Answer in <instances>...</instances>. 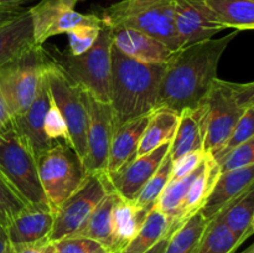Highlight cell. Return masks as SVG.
Masks as SVG:
<instances>
[{
    "instance_id": "6da1fadb",
    "label": "cell",
    "mask_w": 254,
    "mask_h": 253,
    "mask_svg": "<svg viewBox=\"0 0 254 253\" xmlns=\"http://www.w3.org/2000/svg\"><path fill=\"white\" fill-rule=\"evenodd\" d=\"M237 32L189 45L176 51L165 63L156 108H169L180 113L184 109L200 106L213 81L218 78L221 57Z\"/></svg>"
},
{
    "instance_id": "7a4b0ae2",
    "label": "cell",
    "mask_w": 254,
    "mask_h": 253,
    "mask_svg": "<svg viewBox=\"0 0 254 253\" xmlns=\"http://www.w3.org/2000/svg\"><path fill=\"white\" fill-rule=\"evenodd\" d=\"M111 96L113 130L130 119L151 113L156 108L165 64L136 61L111 49Z\"/></svg>"
},
{
    "instance_id": "3957f363",
    "label": "cell",
    "mask_w": 254,
    "mask_h": 253,
    "mask_svg": "<svg viewBox=\"0 0 254 253\" xmlns=\"http://www.w3.org/2000/svg\"><path fill=\"white\" fill-rule=\"evenodd\" d=\"M205 106L203 151L215 154L251 107H254V83H237L216 78L202 102Z\"/></svg>"
},
{
    "instance_id": "277c9868",
    "label": "cell",
    "mask_w": 254,
    "mask_h": 253,
    "mask_svg": "<svg viewBox=\"0 0 254 253\" xmlns=\"http://www.w3.org/2000/svg\"><path fill=\"white\" fill-rule=\"evenodd\" d=\"M174 4L175 0H121L99 17L111 29L135 30L179 51L183 46L175 29Z\"/></svg>"
},
{
    "instance_id": "5b68a950",
    "label": "cell",
    "mask_w": 254,
    "mask_h": 253,
    "mask_svg": "<svg viewBox=\"0 0 254 253\" xmlns=\"http://www.w3.org/2000/svg\"><path fill=\"white\" fill-rule=\"evenodd\" d=\"M0 171L29 205L51 208L40 183L36 156L14 123L0 133Z\"/></svg>"
},
{
    "instance_id": "8992f818",
    "label": "cell",
    "mask_w": 254,
    "mask_h": 253,
    "mask_svg": "<svg viewBox=\"0 0 254 253\" xmlns=\"http://www.w3.org/2000/svg\"><path fill=\"white\" fill-rule=\"evenodd\" d=\"M112 29L102 25L96 42L82 55L59 52L51 57L55 63L83 91L94 98L109 103L111 96Z\"/></svg>"
},
{
    "instance_id": "52a82bcc",
    "label": "cell",
    "mask_w": 254,
    "mask_h": 253,
    "mask_svg": "<svg viewBox=\"0 0 254 253\" xmlns=\"http://www.w3.org/2000/svg\"><path fill=\"white\" fill-rule=\"evenodd\" d=\"M49 60L44 47L35 45L0 68V94L12 118L32 103Z\"/></svg>"
},
{
    "instance_id": "ba28073f",
    "label": "cell",
    "mask_w": 254,
    "mask_h": 253,
    "mask_svg": "<svg viewBox=\"0 0 254 253\" xmlns=\"http://www.w3.org/2000/svg\"><path fill=\"white\" fill-rule=\"evenodd\" d=\"M42 190L52 211L68 198L86 180L81 160L72 146L55 143L37 158Z\"/></svg>"
},
{
    "instance_id": "9c48e42d",
    "label": "cell",
    "mask_w": 254,
    "mask_h": 253,
    "mask_svg": "<svg viewBox=\"0 0 254 253\" xmlns=\"http://www.w3.org/2000/svg\"><path fill=\"white\" fill-rule=\"evenodd\" d=\"M47 87L55 106L64 118L73 150L81 163L86 156L87 107L83 91L50 57L45 68Z\"/></svg>"
},
{
    "instance_id": "30bf717a",
    "label": "cell",
    "mask_w": 254,
    "mask_h": 253,
    "mask_svg": "<svg viewBox=\"0 0 254 253\" xmlns=\"http://www.w3.org/2000/svg\"><path fill=\"white\" fill-rule=\"evenodd\" d=\"M109 189L106 174L87 175L83 184L52 211L54 225L49 236L50 242L78 232Z\"/></svg>"
},
{
    "instance_id": "8fae6325",
    "label": "cell",
    "mask_w": 254,
    "mask_h": 253,
    "mask_svg": "<svg viewBox=\"0 0 254 253\" xmlns=\"http://www.w3.org/2000/svg\"><path fill=\"white\" fill-rule=\"evenodd\" d=\"M78 1L81 0H41L29 9L35 45L42 46L50 37L67 34L81 25L102 24L98 15L76 11Z\"/></svg>"
},
{
    "instance_id": "7c38bea8",
    "label": "cell",
    "mask_w": 254,
    "mask_h": 253,
    "mask_svg": "<svg viewBox=\"0 0 254 253\" xmlns=\"http://www.w3.org/2000/svg\"><path fill=\"white\" fill-rule=\"evenodd\" d=\"M83 98L88 121L86 131V156L82 165L87 175L106 174L109 146L113 135L111 104L94 98L86 91H83Z\"/></svg>"
},
{
    "instance_id": "4fadbf2b",
    "label": "cell",
    "mask_w": 254,
    "mask_h": 253,
    "mask_svg": "<svg viewBox=\"0 0 254 253\" xmlns=\"http://www.w3.org/2000/svg\"><path fill=\"white\" fill-rule=\"evenodd\" d=\"M174 21L183 47L207 41L225 30L203 0H175Z\"/></svg>"
},
{
    "instance_id": "5bb4252c",
    "label": "cell",
    "mask_w": 254,
    "mask_h": 253,
    "mask_svg": "<svg viewBox=\"0 0 254 253\" xmlns=\"http://www.w3.org/2000/svg\"><path fill=\"white\" fill-rule=\"evenodd\" d=\"M170 143L156 148L143 156H136L113 173L106 174L112 190L127 201H134L146 181L153 176L169 153Z\"/></svg>"
},
{
    "instance_id": "9a60e30c",
    "label": "cell",
    "mask_w": 254,
    "mask_h": 253,
    "mask_svg": "<svg viewBox=\"0 0 254 253\" xmlns=\"http://www.w3.org/2000/svg\"><path fill=\"white\" fill-rule=\"evenodd\" d=\"M49 87H47L45 71L40 82L39 89L29 108L20 116L15 117L14 124L20 133L26 138L36 159L52 146V141L45 133V117L50 107Z\"/></svg>"
},
{
    "instance_id": "2e32d148",
    "label": "cell",
    "mask_w": 254,
    "mask_h": 253,
    "mask_svg": "<svg viewBox=\"0 0 254 253\" xmlns=\"http://www.w3.org/2000/svg\"><path fill=\"white\" fill-rule=\"evenodd\" d=\"M54 225L51 208L29 205L20 211L10 222L6 230L14 250L49 240Z\"/></svg>"
},
{
    "instance_id": "e0dca14e",
    "label": "cell",
    "mask_w": 254,
    "mask_h": 253,
    "mask_svg": "<svg viewBox=\"0 0 254 253\" xmlns=\"http://www.w3.org/2000/svg\"><path fill=\"white\" fill-rule=\"evenodd\" d=\"M253 181L254 165L227 173H220L200 212L210 222L226 206L253 186Z\"/></svg>"
},
{
    "instance_id": "ac0fdd59",
    "label": "cell",
    "mask_w": 254,
    "mask_h": 253,
    "mask_svg": "<svg viewBox=\"0 0 254 253\" xmlns=\"http://www.w3.org/2000/svg\"><path fill=\"white\" fill-rule=\"evenodd\" d=\"M112 44L127 56L150 64H165L176 52L159 40L130 29H112Z\"/></svg>"
},
{
    "instance_id": "d6986e66",
    "label": "cell",
    "mask_w": 254,
    "mask_h": 253,
    "mask_svg": "<svg viewBox=\"0 0 254 253\" xmlns=\"http://www.w3.org/2000/svg\"><path fill=\"white\" fill-rule=\"evenodd\" d=\"M205 106L184 109L179 113V123L170 143L169 155L171 160L192 151L203 150L205 143Z\"/></svg>"
},
{
    "instance_id": "ffe728a7",
    "label": "cell",
    "mask_w": 254,
    "mask_h": 253,
    "mask_svg": "<svg viewBox=\"0 0 254 253\" xmlns=\"http://www.w3.org/2000/svg\"><path fill=\"white\" fill-rule=\"evenodd\" d=\"M150 114L126 122L113 130L106 174L113 173L136 158L140 138L145 130Z\"/></svg>"
},
{
    "instance_id": "44dd1931",
    "label": "cell",
    "mask_w": 254,
    "mask_h": 253,
    "mask_svg": "<svg viewBox=\"0 0 254 253\" xmlns=\"http://www.w3.org/2000/svg\"><path fill=\"white\" fill-rule=\"evenodd\" d=\"M220 173V168H218V164L216 163L215 159L210 154H206L205 159H203L202 168H201L200 173L197 174L195 180L191 183L190 189H189L188 193L184 198L183 205L180 207V211H179L178 217L169 228L168 236H170L188 218H190L191 216H193L202 208L203 203H205L206 198L210 195Z\"/></svg>"
},
{
    "instance_id": "7402d4cb",
    "label": "cell",
    "mask_w": 254,
    "mask_h": 253,
    "mask_svg": "<svg viewBox=\"0 0 254 253\" xmlns=\"http://www.w3.org/2000/svg\"><path fill=\"white\" fill-rule=\"evenodd\" d=\"M35 46L29 9L0 26V68Z\"/></svg>"
},
{
    "instance_id": "603a6c76",
    "label": "cell",
    "mask_w": 254,
    "mask_h": 253,
    "mask_svg": "<svg viewBox=\"0 0 254 253\" xmlns=\"http://www.w3.org/2000/svg\"><path fill=\"white\" fill-rule=\"evenodd\" d=\"M149 212L136 207L133 201L117 195L112 211V250L116 253L126 247L136 236Z\"/></svg>"
},
{
    "instance_id": "cb8c5ba5",
    "label": "cell",
    "mask_w": 254,
    "mask_h": 253,
    "mask_svg": "<svg viewBox=\"0 0 254 253\" xmlns=\"http://www.w3.org/2000/svg\"><path fill=\"white\" fill-rule=\"evenodd\" d=\"M179 123V113L169 108H156L151 112L145 130L140 138L136 156H143L160 145L171 143Z\"/></svg>"
},
{
    "instance_id": "d4e9b609",
    "label": "cell",
    "mask_w": 254,
    "mask_h": 253,
    "mask_svg": "<svg viewBox=\"0 0 254 253\" xmlns=\"http://www.w3.org/2000/svg\"><path fill=\"white\" fill-rule=\"evenodd\" d=\"M216 216L238 240L245 242L254 232V185Z\"/></svg>"
},
{
    "instance_id": "484cf974",
    "label": "cell",
    "mask_w": 254,
    "mask_h": 253,
    "mask_svg": "<svg viewBox=\"0 0 254 253\" xmlns=\"http://www.w3.org/2000/svg\"><path fill=\"white\" fill-rule=\"evenodd\" d=\"M225 29L248 31L254 27V0H203Z\"/></svg>"
},
{
    "instance_id": "4316f807",
    "label": "cell",
    "mask_w": 254,
    "mask_h": 253,
    "mask_svg": "<svg viewBox=\"0 0 254 253\" xmlns=\"http://www.w3.org/2000/svg\"><path fill=\"white\" fill-rule=\"evenodd\" d=\"M117 193L109 189L101 202L92 211L83 227L74 236L89 238L106 248L109 253L112 250V211L116 202Z\"/></svg>"
},
{
    "instance_id": "83f0119b",
    "label": "cell",
    "mask_w": 254,
    "mask_h": 253,
    "mask_svg": "<svg viewBox=\"0 0 254 253\" xmlns=\"http://www.w3.org/2000/svg\"><path fill=\"white\" fill-rule=\"evenodd\" d=\"M170 221L161 211L154 207L146 216L135 237L116 253H146L161 238L168 236Z\"/></svg>"
},
{
    "instance_id": "f1b7e54d",
    "label": "cell",
    "mask_w": 254,
    "mask_h": 253,
    "mask_svg": "<svg viewBox=\"0 0 254 253\" xmlns=\"http://www.w3.org/2000/svg\"><path fill=\"white\" fill-rule=\"evenodd\" d=\"M208 221L198 211L168 237L163 253H196Z\"/></svg>"
},
{
    "instance_id": "f546056e",
    "label": "cell",
    "mask_w": 254,
    "mask_h": 253,
    "mask_svg": "<svg viewBox=\"0 0 254 253\" xmlns=\"http://www.w3.org/2000/svg\"><path fill=\"white\" fill-rule=\"evenodd\" d=\"M242 243L221 218L215 216L206 226L196 253H233Z\"/></svg>"
},
{
    "instance_id": "4dcf8cb0",
    "label": "cell",
    "mask_w": 254,
    "mask_h": 253,
    "mask_svg": "<svg viewBox=\"0 0 254 253\" xmlns=\"http://www.w3.org/2000/svg\"><path fill=\"white\" fill-rule=\"evenodd\" d=\"M202 163L193 173L189 174L188 176H184V178L178 179V180L169 181L168 185L165 186V189L161 192L155 207L169 218L170 226L173 225V222L178 217L179 211H180L181 205L184 202V198H185L186 193H188L189 189H190L191 183L195 180L197 174L200 173L201 168H202Z\"/></svg>"
},
{
    "instance_id": "1f68e13d",
    "label": "cell",
    "mask_w": 254,
    "mask_h": 253,
    "mask_svg": "<svg viewBox=\"0 0 254 253\" xmlns=\"http://www.w3.org/2000/svg\"><path fill=\"white\" fill-rule=\"evenodd\" d=\"M171 168H173V160L168 153L159 165V168L156 169L155 173L153 174V176L146 181L144 188L141 189L135 200L133 201L136 207L141 208L146 212H150L155 207L161 192L170 181Z\"/></svg>"
},
{
    "instance_id": "d6a6232c",
    "label": "cell",
    "mask_w": 254,
    "mask_h": 253,
    "mask_svg": "<svg viewBox=\"0 0 254 253\" xmlns=\"http://www.w3.org/2000/svg\"><path fill=\"white\" fill-rule=\"evenodd\" d=\"M254 107H251L247 111L245 112L241 119L238 121V123L236 124L235 129L232 130V133L230 134L228 139L226 140V143L216 151L215 154H212V158L215 159L216 163L221 160L223 156L227 155L230 151H232L233 149H236L237 146H240L241 144L246 143L250 139L254 138Z\"/></svg>"
},
{
    "instance_id": "836d02e7",
    "label": "cell",
    "mask_w": 254,
    "mask_h": 253,
    "mask_svg": "<svg viewBox=\"0 0 254 253\" xmlns=\"http://www.w3.org/2000/svg\"><path fill=\"white\" fill-rule=\"evenodd\" d=\"M29 203L17 193L0 171V226L6 228L15 216Z\"/></svg>"
},
{
    "instance_id": "e575fe53",
    "label": "cell",
    "mask_w": 254,
    "mask_h": 253,
    "mask_svg": "<svg viewBox=\"0 0 254 253\" xmlns=\"http://www.w3.org/2000/svg\"><path fill=\"white\" fill-rule=\"evenodd\" d=\"M217 164L221 173H227V171L254 165V138L233 149Z\"/></svg>"
},
{
    "instance_id": "d590c367",
    "label": "cell",
    "mask_w": 254,
    "mask_h": 253,
    "mask_svg": "<svg viewBox=\"0 0 254 253\" xmlns=\"http://www.w3.org/2000/svg\"><path fill=\"white\" fill-rule=\"evenodd\" d=\"M102 24L94 25H81L78 27H74L73 30L67 32L68 35L69 50L68 52L71 55H82L92 47V45L96 42L98 37L99 30H101Z\"/></svg>"
},
{
    "instance_id": "8d00e7d4",
    "label": "cell",
    "mask_w": 254,
    "mask_h": 253,
    "mask_svg": "<svg viewBox=\"0 0 254 253\" xmlns=\"http://www.w3.org/2000/svg\"><path fill=\"white\" fill-rule=\"evenodd\" d=\"M45 133H46L47 138L54 144L61 143L72 146L68 130H67L64 118H62L61 113L59 112L57 107L55 106L52 99L50 101V107L47 109L46 117H45Z\"/></svg>"
},
{
    "instance_id": "74e56055",
    "label": "cell",
    "mask_w": 254,
    "mask_h": 253,
    "mask_svg": "<svg viewBox=\"0 0 254 253\" xmlns=\"http://www.w3.org/2000/svg\"><path fill=\"white\" fill-rule=\"evenodd\" d=\"M51 243L55 253H97L103 248L96 241L74 235L67 236Z\"/></svg>"
},
{
    "instance_id": "f35d334b",
    "label": "cell",
    "mask_w": 254,
    "mask_h": 253,
    "mask_svg": "<svg viewBox=\"0 0 254 253\" xmlns=\"http://www.w3.org/2000/svg\"><path fill=\"white\" fill-rule=\"evenodd\" d=\"M205 156V151L197 150L185 154V155L180 156L176 160H174L173 168H171L170 180H178V179H181L184 176H188L189 174L193 173L201 165Z\"/></svg>"
},
{
    "instance_id": "ab89813d",
    "label": "cell",
    "mask_w": 254,
    "mask_h": 253,
    "mask_svg": "<svg viewBox=\"0 0 254 253\" xmlns=\"http://www.w3.org/2000/svg\"><path fill=\"white\" fill-rule=\"evenodd\" d=\"M15 253H55L54 246L49 240L34 243V245L25 246L15 251Z\"/></svg>"
},
{
    "instance_id": "60d3db41",
    "label": "cell",
    "mask_w": 254,
    "mask_h": 253,
    "mask_svg": "<svg viewBox=\"0 0 254 253\" xmlns=\"http://www.w3.org/2000/svg\"><path fill=\"white\" fill-rule=\"evenodd\" d=\"M26 9L21 6L16 7H0V26L11 21L15 17L20 16Z\"/></svg>"
},
{
    "instance_id": "b9f144b4",
    "label": "cell",
    "mask_w": 254,
    "mask_h": 253,
    "mask_svg": "<svg viewBox=\"0 0 254 253\" xmlns=\"http://www.w3.org/2000/svg\"><path fill=\"white\" fill-rule=\"evenodd\" d=\"M12 123H14V118L10 114L9 109H7L6 104H5L4 99L0 94V133L9 128L10 126H12Z\"/></svg>"
},
{
    "instance_id": "7bdbcfd3",
    "label": "cell",
    "mask_w": 254,
    "mask_h": 253,
    "mask_svg": "<svg viewBox=\"0 0 254 253\" xmlns=\"http://www.w3.org/2000/svg\"><path fill=\"white\" fill-rule=\"evenodd\" d=\"M0 253H15L14 247L9 240L6 230L0 226Z\"/></svg>"
},
{
    "instance_id": "ee69618b",
    "label": "cell",
    "mask_w": 254,
    "mask_h": 253,
    "mask_svg": "<svg viewBox=\"0 0 254 253\" xmlns=\"http://www.w3.org/2000/svg\"><path fill=\"white\" fill-rule=\"evenodd\" d=\"M168 237L169 236H165L164 238H161L156 245H154L150 250L148 251L146 253H163L164 252V248H165L166 242H168Z\"/></svg>"
},
{
    "instance_id": "f6af8a7d",
    "label": "cell",
    "mask_w": 254,
    "mask_h": 253,
    "mask_svg": "<svg viewBox=\"0 0 254 253\" xmlns=\"http://www.w3.org/2000/svg\"><path fill=\"white\" fill-rule=\"evenodd\" d=\"M26 1H30V0H0V7L21 6V4Z\"/></svg>"
},
{
    "instance_id": "bcb514c9",
    "label": "cell",
    "mask_w": 254,
    "mask_h": 253,
    "mask_svg": "<svg viewBox=\"0 0 254 253\" xmlns=\"http://www.w3.org/2000/svg\"><path fill=\"white\" fill-rule=\"evenodd\" d=\"M241 253H254V247H253V246H250V247L246 248V250L242 251Z\"/></svg>"
},
{
    "instance_id": "7dc6e473",
    "label": "cell",
    "mask_w": 254,
    "mask_h": 253,
    "mask_svg": "<svg viewBox=\"0 0 254 253\" xmlns=\"http://www.w3.org/2000/svg\"><path fill=\"white\" fill-rule=\"evenodd\" d=\"M97 253H109V252L106 250V248H102V250H99Z\"/></svg>"
}]
</instances>
